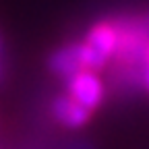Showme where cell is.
Returning a JSON list of instances; mask_svg holds the SVG:
<instances>
[{"mask_svg": "<svg viewBox=\"0 0 149 149\" xmlns=\"http://www.w3.org/2000/svg\"><path fill=\"white\" fill-rule=\"evenodd\" d=\"M145 83L149 87V50H147V70H145Z\"/></svg>", "mask_w": 149, "mask_h": 149, "instance_id": "cell-5", "label": "cell"}, {"mask_svg": "<svg viewBox=\"0 0 149 149\" xmlns=\"http://www.w3.org/2000/svg\"><path fill=\"white\" fill-rule=\"evenodd\" d=\"M118 48V31L116 25L110 23H97L87 33L85 42H81V54H83V66L85 70H100L106 66V62L116 54Z\"/></svg>", "mask_w": 149, "mask_h": 149, "instance_id": "cell-1", "label": "cell"}, {"mask_svg": "<svg viewBox=\"0 0 149 149\" xmlns=\"http://www.w3.org/2000/svg\"><path fill=\"white\" fill-rule=\"evenodd\" d=\"M50 70L58 77H72L74 72L85 70L83 66V54H81V44H68L60 50H56L50 58Z\"/></svg>", "mask_w": 149, "mask_h": 149, "instance_id": "cell-4", "label": "cell"}, {"mask_svg": "<svg viewBox=\"0 0 149 149\" xmlns=\"http://www.w3.org/2000/svg\"><path fill=\"white\" fill-rule=\"evenodd\" d=\"M2 72H4V66H2V62H0V81H2Z\"/></svg>", "mask_w": 149, "mask_h": 149, "instance_id": "cell-6", "label": "cell"}, {"mask_svg": "<svg viewBox=\"0 0 149 149\" xmlns=\"http://www.w3.org/2000/svg\"><path fill=\"white\" fill-rule=\"evenodd\" d=\"M66 89H68L66 95H70L74 102H79L89 112L100 108V104L104 100V85L93 70L74 72L72 77L66 79Z\"/></svg>", "mask_w": 149, "mask_h": 149, "instance_id": "cell-2", "label": "cell"}, {"mask_svg": "<svg viewBox=\"0 0 149 149\" xmlns=\"http://www.w3.org/2000/svg\"><path fill=\"white\" fill-rule=\"evenodd\" d=\"M0 54H2V35H0Z\"/></svg>", "mask_w": 149, "mask_h": 149, "instance_id": "cell-7", "label": "cell"}, {"mask_svg": "<svg viewBox=\"0 0 149 149\" xmlns=\"http://www.w3.org/2000/svg\"><path fill=\"white\" fill-rule=\"evenodd\" d=\"M52 114L66 128H79V126L87 124L91 118V112L87 108H83L79 102H74L70 95L56 97V102L52 104Z\"/></svg>", "mask_w": 149, "mask_h": 149, "instance_id": "cell-3", "label": "cell"}]
</instances>
